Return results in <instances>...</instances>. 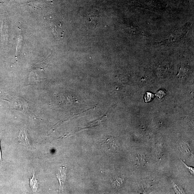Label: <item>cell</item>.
Here are the masks:
<instances>
[{
    "label": "cell",
    "instance_id": "cell-1",
    "mask_svg": "<svg viewBox=\"0 0 194 194\" xmlns=\"http://www.w3.org/2000/svg\"><path fill=\"white\" fill-rule=\"evenodd\" d=\"M8 101L16 110L32 116L29 110V103L23 97L17 95H13L10 96V99Z\"/></svg>",
    "mask_w": 194,
    "mask_h": 194
},
{
    "label": "cell",
    "instance_id": "cell-2",
    "mask_svg": "<svg viewBox=\"0 0 194 194\" xmlns=\"http://www.w3.org/2000/svg\"><path fill=\"white\" fill-rule=\"evenodd\" d=\"M56 177L59 183V192L63 191L64 184L66 177V168L65 167L60 166L56 174Z\"/></svg>",
    "mask_w": 194,
    "mask_h": 194
},
{
    "label": "cell",
    "instance_id": "cell-3",
    "mask_svg": "<svg viewBox=\"0 0 194 194\" xmlns=\"http://www.w3.org/2000/svg\"><path fill=\"white\" fill-rule=\"evenodd\" d=\"M18 139L19 142L20 144L23 145L28 149H30L31 148L25 129H23L21 130L18 136Z\"/></svg>",
    "mask_w": 194,
    "mask_h": 194
},
{
    "label": "cell",
    "instance_id": "cell-4",
    "mask_svg": "<svg viewBox=\"0 0 194 194\" xmlns=\"http://www.w3.org/2000/svg\"><path fill=\"white\" fill-rule=\"evenodd\" d=\"M51 27H52L54 35L56 36V38H59L62 37L63 34V30L62 29L60 23H58L57 22H53Z\"/></svg>",
    "mask_w": 194,
    "mask_h": 194
},
{
    "label": "cell",
    "instance_id": "cell-5",
    "mask_svg": "<svg viewBox=\"0 0 194 194\" xmlns=\"http://www.w3.org/2000/svg\"><path fill=\"white\" fill-rule=\"evenodd\" d=\"M103 144L106 145L109 149L114 148L116 150H117L118 149V147L116 144L115 140L111 136H109L108 138L106 139L105 142L103 143Z\"/></svg>",
    "mask_w": 194,
    "mask_h": 194
},
{
    "label": "cell",
    "instance_id": "cell-6",
    "mask_svg": "<svg viewBox=\"0 0 194 194\" xmlns=\"http://www.w3.org/2000/svg\"><path fill=\"white\" fill-rule=\"evenodd\" d=\"M111 181L113 187L116 188L120 187L124 181L123 178L120 177L113 178Z\"/></svg>",
    "mask_w": 194,
    "mask_h": 194
},
{
    "label": "cell",
    "instance_id": "cell-7",
    "mask_svg": "<svg viewBox=\"0 0 194 194\" xmlns=\"http://www.w3.org/2000/svg\"><path fill=\"white\" fill-rule=\"evenodd\" d=\"M30 186L33 191L35 192L37 191V188L38 187V181L36 178L34 173L33 174V177L30 180Z\"/></svg>",
    "mask_w": 194,
    "mask_h": 194
},
{
    "label": "cell",
    "instance_id": "cell-8",
    "mask_svg": "<svg viewBox=\"0 0 194 194\" xmlns=\"http://www.w3.org/2000/svg\"><path fill=\"white\" fill-rule=\"evenodd\" d=\"M174 188L177 193H184V192L183 191V190L182 189V188H180L178 187V186H177L176 184H174Z\"/></svg>",
    "mask_w": 194,
    "mask_h": 194
},
{
    "label": "cell",
    "instance_id": "cell-9",
    "mask_svg": "<svg viewBox=\"0 0 194 194\" xmlns=\"http://www.w3.org/2000/svg\"><path fill=\"white\" fill-rule=\"evenodd\" d=\"M184 165L186 166V168H187L188 170L189 171V172L191 173L192 174L194 175V168L193 167H188L187 165H186V164L184 163Z\"/></svg>",
    "mask_w": 194,
    "mask_h": 194
},
{
    "label": "cell",
    "instance_id": "cell-10",
    "mask_svg": "<svg viewBox=\"0 0 194 194\" xmlns=\"http://www.w3.org/2000/svg\"><path fill=\"white\" fill-rule=\"evenodd\" d=\"M1 160H2V158H1V149H0V161H1Z\"/></svg>",
    "mask_w": 194,
    "mask_h": 194
}]
</instances>
